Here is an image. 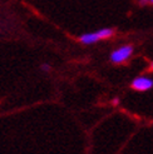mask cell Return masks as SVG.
Listing matches in <instances>:
<instances>
[{"label": "cell", "instance_id": "obj_1", "mask_svg": "<svg viewBox=\"0 0 153 154\" xmlns=\"http://www.w3.org/2000/svg\"><path fill=\"white\" fill-rule=\"evenodd\" d=\"M133 53V47L132 45H123V47L118 48L117 50L112 51L111 54V60L113 61L114 64H119L123 63L127 59H129V57L132 55Z\"/></svg>", "mask_w": 153, "mask_h": 154}, {"label": "cell", "instance_id": "obj_2", "mask_svg": "<svg viewBox=\"0 0 153 154\" xmlns=\"http://www.w3.org/2000/svg\"><path fill=\"white\" fill-rule=\"evenodd\" d=\"M131 87L139 91H147L153 88V79L148 78V76H138L132 82Z\"/></svg>", "mask_w": 153, "mask_h": 154}, {"label": "cell", "instance_id": "obj_3", "mask_svg": "<svg viewBox=\"0 0 153 154\" xmlns=\"http://www.w3.org/2000/svg\"><path fill=\"white\" fill-rule=\"evenodd\" d=\"M80 43H83V44H87V45H89V44H94V43H97V42H99L101 40V38H99V34H98V32H95V33H87V34H83L82 36H80Z\"/></svg>", "mask_w": 153, "mask_h": 154}, {"label": "cell", "instance_id": "obj_4", "mask_svg": "<svg viewBox=\"0 0 153 154\" xmlns=\"http://www.w3.org/2000/svg\"><path fill=\"white\" fill-rule=\"evenodd\" d=\"M42 70H44V72H49V70H50V65H48V64H43V65H42Z\"/></svg>", "mask_w": 153, "mask_h": 154}, {"label": "cell", "instance_id": "obj_5", "mask_svg": "<svg viewBox=\"0 0 153 154\" xmlns=\"http://www.w3.org/2000/svg\"><path fill=\"white\" fill-rule=\"evenodd\" d=\"M141 5H146L147 3H149V0H138Z\"/></svg>", "mask_w": 153, "mask_h": 154}, {"label": "cell", "instance_id": "obj_6", "mask_svg": "<svg viewBox=\"0 0 153 154\" xmlns=\"http://www.w3.org/2000/svg\"><path fill=\"white\" fill-rule=\"evenodd\" d=\"M118 103H119V99H117V98H116V99H113V100H112V104H113V105H117Z\"/></svg>", "mask_w": 153, "mask_h": 154}, {"label": "cell", "instance_id": "obj_7", "mask_svg": "<svg viewBox=\"0 0 153 154\" xmlns=\"http://www.w3.org/2000/svg\"><path fill=\"white\" fill-rule=\"evenodd\" d=\"M151 69H152V70H153V63L151 64Z\"/></svg>", "mask_w": 153, "mask_h": 154}, {"label": "cell", "instance_id": "obj_8", "mask_svg": "<svg viewBox=\"0 0 153 154\" xmlns=\"http://www.w3.org/2000/svg\"><path fill=\"white\" fill-rule=\"evenodd\" d=\"M149 3H151V4H153V0H149Z\"/></svg>", "mask_w": 153, "mask_h": 154}]
</instances>
